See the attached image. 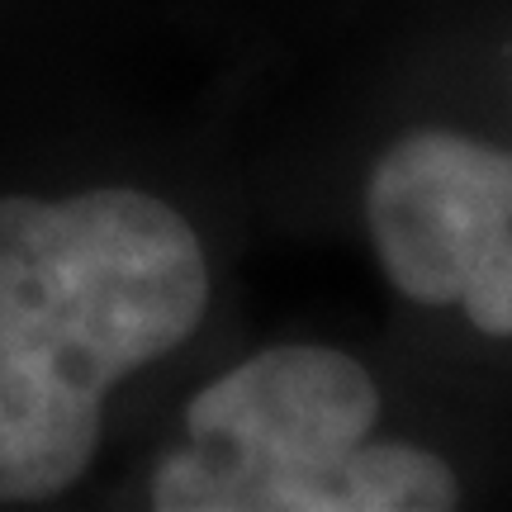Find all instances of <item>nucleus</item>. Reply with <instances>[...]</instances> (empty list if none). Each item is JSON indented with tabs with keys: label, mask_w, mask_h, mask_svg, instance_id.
I'll use <instances>...</instances> for the list:
<instances>
[{
	"label": "nucleus",
	"mask_w": 512,
	"mask_h": 512,
	"mask_svg": "<svg viewBox=\"0 0 512 512\" xmlns=\"http://www.w3.org/2000/svg\"><path fill=\"white\" fill-rule=\"evenodd\" d=\"M128 460L152 512H446L479 494V456L408 380L337 337H271L185 375Z\"/></svg>",
	"instance_id": "obj_2"
},
{
	"label": "nucleus",
	"mask_w": 512,
	"mask_h": 512,
	"mask_svg": "<svg viewBox=\"0 0 512 512\" xmlns=\"http://www.w3.org/2000/svg\"><path fill=\"white\" fill-rule=\"evenodd\" d=\"M351 228L437 342L512 361V5L370 114Z\"/></svg>",
	"instance_id": "obj_3"
},
{
	"label": "nucleus",
	"mask_w": 512,
	"mask_h": 512,
	"mask_svg": "<svg viewBox=\"0 0 512 512\" xmlns=\"http://www.w3.org/2000/svg\"><path fill=\"white\" fill-rule=\"evenodd\" d=\"M219 209L143 162L0 185V508L76 498L223 309Z\"/></svg>",
	"instance_id": "obj_1"
}]
</instances>
